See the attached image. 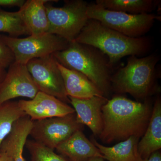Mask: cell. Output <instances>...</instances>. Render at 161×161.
Listing matches in <instances>:
<instances>
[{"label": "cell", "instance_id": "1", "mask_svg": "<svg viewBox=\"0 0 161 161\" xmlns=\"http://www.w3.org/2000/svg\"><path fill=\"white\" fill-rule=\"evenodd\" d=\"M152 110L149 102L134 101L122 96L108 99L103 106L102 131L99 137L104 143L140 138L146 132Z\"/></svg>", "mask_w": 161, "mask_h": 161}, {"label": "cell", "instance_id": "2", "mask_svg": "<svg viewBox=\"0 0 161 161\" xmlns=\"http://www.w3.org/2000/svg\"><path fill=\"white\" fill-rule=\"evenodd\" d=\"M74 41L98 48L108 57L112 66L127 56L147 54L153 45L151 38L130 37L92 19H89Z\"/></svg>", "mask_w": 161, "mask_h": 161}, {"label": "cell", "instance_id": "3", "mask_svg": "<svg viewBox=\"0 0 161 161\" xmlns=\"http://www.w3.org/2000/svg\"><path fill=\"white\" fill-rule=\"evenodd\" d=\"M53 56L61 65L86 76L106 98L111 94L113 66L106 55L98 48L73 41Z\"/></svg>", "mask_w": 161, "mask_h": 161}, {"label": "cell", "instance_id": "4", "mask_svg": "<svg viewBox=\"0 0 161 161\" xmlns=\"http://www.w3.org/2000/svg\"><path fill=\"white\" fill-rule=\"evenodd\" d=\"M160 57L156 53L138 58L129 57L127 64L111 77L112 92L128 93L136 98H146L153 92Z\"/></svg>", "mask_w": 161, "mask_h": 161}, {"label": "cell", "instance_id": "5", "mask_svg": "<svg viewBox=\"0 0 161 161\" xmlns=\"http://www.w3.org/2000/svg\"><path fill=\"white\" fill-rule=\"evenodd\" d=\"M87 15L89 19L97 20L104 26L127 36L138 38L150 31L156 20L161 17L152 14H131L104 9L96 3L88 4Z\"/></svg>", "mask_w": 161, "mask_h": 161}, {"label": "cell", "instance_id": "6", "mask_svg": "<svg viewBox=\"0 0 161 161\" xmlns=\"http://www.w3.org/2000/svg\"><path fill=\"white\" fill-rule=\"evenodd\" d=\"M88 3L82 0L65 1L61 7L47 3L48 33L57 35L69 42L75 41L88 21Z\"/></svg>", "mask_w": 161, "mask_h": 161}, {"label": "cell", "instance_id": "7", "mask_svg": "<svg viewBox=\"0 0 161 161\" xmlns=\"http://www.w3.org/2000/svg\"><path fill=\"white\" fill-rule=\"evenodd\" d=\"M1 37L13 53L15 61L23 64L32 59L43 58L63 50L69 43L63 38L48 32L23 38L5 35H1Z\"/></svg>", "mask_w": 161, "mask_h": 161}, {"label": "cell", "instance_id": "8", "mask_svg": "<svg viewBox=\"0 0 161 161\" xmlns=\"http://www.w3.org/2000/svg\"><path fill=\"white\" fill-rule=\"evenodd\" d=\"M76 113L60 117L33 121L30 135L34 140L54 150L75 132L81 130Z\"/></svg>", "mask_w": 161, "mask_h": 161}, {"label": "cell", "instance_id": "9", "mask_svg": "<svg viewBox=\"0 0 161 161\" xmlns=\"http://www.w3.org/2000/svg\"><path fill=\"white\" fill-rule=\"evenodd\" d=\"M27 69L39 92L69 103L58 61L53 55L30 60Z\"/></svg>", "mask_w": 161, "mask_h": 161}, {"label": "cell", "instance_id": "10", "mask_svg": "<svg viewBox=\"0 0 161 161\" xmlns=\"http://www.w3.org/2000/svg\"><path fill=\"white\" fill-rule=\"evenodd\" d=\"M39 92L26 64L15 61L0 83V105L18 97L32 99Z\"/></svg>", "mask_w": 161, "mask_h": 161}, {"label": "cell", "instance_id": "11", "mask_svg": "<svg viewBox=\"0 0 161 161\" xmlns=\"http://www.w3.org/2000/svg\"><path fill=\"white\" fill-rule=\"evenodd\" d=\"M21 110L32 121L60 117L75 113L73 107L58 98L39 92L32 99L18 102Z\"/></svg>", "mask_w": 161, "mask_h": 161}, {"label": "cell", "instance_id": "12", "mask_svg": "<svg viewBox=\"0 0 161 161\" xmlns=\"http://www.w3.org/2000/svg\"><path fill=\"white\" fill-rule=\"evenodd\" d=\"M69 98L78 122L88 127L94 135L99 136L103 125L102 108L108 98L104 96H94L84 99Z\"/></svg>", "mask_w": 161, "mask_h": 161}, {"label": "cell", "instance_id": "13", "mask_svg": "<svg viewBox=\"0 0 161 161\" xmlns=\"http://www.w3.org/2000/svg\"><path fill=\"white\" fill-rule=\"evenodd\" d=\"M57 152L69 161H89L95 157L103 158L100 151L78 130L56 148Z\"/></svg>", "mask_w": 161, "mask_h": 161}, {"label": "cell", "instance_id": "14", "mask_svg": "<svg viewBox=\"0 0 161 161\" xmlns=\"http://www.w3.org/2000/svg\"><path fill=\"white\" fill-rule=\"evenodd\" d=\"M32 125L33 121L28 116L18 119L11 132L1 144L0 154L6 153L14 161H25L23 151Z\"/></svg>", "mask_w": 161, "mask_h": 161}, {"label": "cell", "instance_id": "15", "mask_svg": "<svg viewBox=\"0 0 161 161\" xmlns=\"http://www.w3.org/2000/svg\"><path fill=\"white\" fill-rule=\"evenodd\" d=\"M58 65L68 97L84 99L94 96L105 97L102 92L83 74L67 68L58 62Z\"/></svg>", "mask_w": 161, "mask_h": 161}, {"label": "cell", "instance_id": "16", "mask_svg": "<svg viewBox=\"0 0 161 161\" xmlns=\"http://www.w3.org/2000/svg\"><path fill=\"white\" fill-rule=\"evenodd\" d=\"M52 1L27 0L19 10L20 17L29 30L31 35L47 33L49 22L47 14L46 4Z\"/></svg>", "mask_w": 161, "mask_h": 161}, {"label": "cell", "instance_id": "17", "mask_svg": "<svg viewBox=\"0 0 161 161\" xmlns=\"http://www.w3.org/2000/svg\"><path fill=\"white\" fill-rule=\"evenodd\" d=\"M161 148V102L155 101L147 130L138 142L137 150L141 158L147 159Z\"/></svg>", "mask_w": 161, "mask_h": 161}, {"label": "cell", "instance_id": "18", "mask_svg": "<svg viewBox=\"0 0 161 161\" xmlns=\"http://www.w3.org/2000/svg\"><path fill=\"white\" fill-rule=\"evenodd\" d=\"M139 138L132 136L112 147H107L98 143L95 139L91 142L98 148L104 159L108 161H139L137 147Z\"/></svg>", "mask_w": 161, "mask_h": 161}, {"label": "cell", "instance_id": "19", "mask_svg": "<svg viewBox=\"0 0 161 161\" xmlns=\"http://www.w3.org/2000/svg\"><path fill=\"white\" fill-rule=\"evenodd\" d=\"M157 0H97V5L112 11L131 14H150L161 3Z\"/></svg>", "mask_w": 161, "mask_h": 161}, {"label": "cell", "instance_id": "20", "mask_svg": "<svg viewBox=\"0 0 161 161\" xmlns=\"http://www.w3.org/2000/svg\"><path fill=\"white\" fill-rule=\"evenodd\" d=\"M25 116L18 102L9 101L0 105V146L11 132L15 123Z\"/></svg>", "mask_w": 161, "mask_h": 161}, {"label": "cell", "instance_id": "21", "mask_svg": "<svg viewBox=\"0 0 161 161\" xmlns=\"http://www.w3.org/2000/svg\"><path fill=\"white\" fill-rule=\"evenodd\" d=\"M0 32L9 34V36L19 37L31 34L20 17L19 11L8 12L0 9Z\"/></svg>", "mask_w": 161, "mask_h": 161}, {"label": "cell", "instance_id": "22", "mask_svg": "<svg viewBox=\"0 0 161 161\" xmlns=\"http://www.w3.org/2000/svg\"><path fill=\"white\" fill-rule=\"evenodd\" d=\"M25 147L30 154V161H69L53 150L34 140H27Z\"/></svg>", "mask_w": 161, "mask_h": 161}, {"label": "cell", "instance_id": "23", "mask_svg": "<svg viewBox=\"0 0 161 161\" xmlns=\"http://www.w3.org/2000/svg\"><path fill=\"white\" fill-rule=\"evenodd\" d=\"M15 62L14 55L0 35V65L5 69Z\"/></svg>", "mask_w": 161, "mask_h": 161}, {"label": "cell", "instance_id": "24", "mask_svg": "<svg viewBox=\"0 0 161 161\" xmlns=\"http://www.w3.org/2000/svg\"><path fill=\"white\" fill-rule=\"evenodd\" d=\"M24 0H0V6L19 7L21 8L24 4Z\"/></svg>", "mask_w": 161, "mask_h": 161}, {"label": "cell", "instance_id": "25", "mask_svg": "<svg viewBox=\"0 0 161 161\" xmlns=\"http://www.w3.org/2000/svg\"><path fill=\"white\" fill-rule=\"evenodd\" d=\"M139 161H161V153L159 151L153 153L148 158H140Z\"/></svg>", "mask_w": 161, "mask_h": 161}, {"label": "cell", "instance_id": "26", "mask_svg": "<svg viewBox=\"0 0 161 161\" xmlns=\"http://www.w3.org/2000/svg\"><path fill=\"white\" fill-rule=\"evenodd\" d=\"M0 161H14L12 158L5 153H1Z\"/></svg>", "mask_w": 161, "mask_h": 161}, {"label": "cell", "instance_id": "27", "mask_svg": "<svg viewBox=\"0 0 161 161\" xmlns=\"http://www.w3.org/2000/svg\"><path fill=\"white\" fill-rule=\"evenodd\" d=\"M6 69L0 65V83L3 81L6 76Z\"/></svg>", "mask_w": 161, "mask_h": 161}, {"label": "cell", "instance_id": "28", "mask_svg": "<svg viewBox=\"0 0 161 161\" xmlns=\"http://www.w3.org/2000/svg\"><path fill=\"white\" fill-rule=\"evenodd\" d=\"M104 159L103 158L95 157L91 159L89 161H104Z\"/></svg>", "mask_w": 161, "mask_h": 161}]
</instances>
